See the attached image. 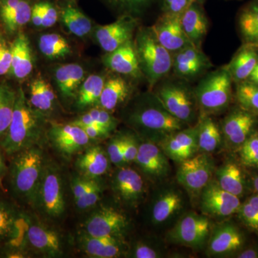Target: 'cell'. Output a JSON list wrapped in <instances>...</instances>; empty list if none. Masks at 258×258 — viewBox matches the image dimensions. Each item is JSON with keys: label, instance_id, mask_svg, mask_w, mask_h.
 <instances>
[{"label": "cell", "instance_id": "obj_1", "mask_svg": "<svg viewBox=\"0 0 258 258\" xmlns=\"http://www.w3.org/2000/svg\"><path fill=\"white\" fill-rule=\"evenodd\" d=\"M122 118L143 140L157 144L189 126L173 116L153 91L133 98L123 109Z\"/></svg>", "mask_w": 258, "mask_h": 258}, {"label": "cell", "instance_id": "obj_2", "mask_svg": "<svg viewBox=\"0 0 258 258\" xmlns=\"http://www.w3.org/2000/svg\"><path fill=\"white\" fill-rule=\"evenodd\" d=\"M46 115L30 105L20 86L11 123L6 134L0 139V147L8 155L39 144L46 132Z\"/></svg>", "mask_w": 258, "mask_h": 258}, {"label": "cell", "instance_id": "obj_3", "mask_svg": "<svg viewBox=\"0 0 258 258\" xmlns=\"http://www.w3.org/2000/svg\"><path fill=\"white\" fill-rule=\"evenodd\" d=\"M13 157L8 169L10 187L17 198L32 206L47 162L43 150L37 144Z\"/></svg>", "mask_w": 258, "mask_h": 258}, {"label": "cell", "instance_id": "obj_4", "mask_svg": "<svg viewBox=\"0 0 258 258\" xmlns=\"http://www.w3.org/2000/svg\"><path fill=\"white\" fill-rule=\"evenodd\" d=\"M134 41L142 74L153 89L170 74L173 55L159 42L152 26L139 28Z\"/></svg>", "mask_w": 258, "mask_h": 258}, {"label": "cell", "instance_id": "obj_5", "mask_svg": "<svg viewBox=\"0 0 258 258\" xmlns=\"http://www.w3.org/2000/svg\"><path fill=\"white\" fill-rule=\"evenodd\" d=\"M153 91L163 106L180 121L189 126L196 125L200 117L195 88L177 78L161 80Z\"/></svg>", "mask_w": 258, "mask_h": 258}, {"label": "cell", "instance_id": "obj_6", "mask_svg": "<svg viewBox=\"0 0 258 258\" xmlns=\"http://www.w3.org/2000/svg\"><path fill=\"white\" fill-rule=\"evenodd\" d=\"M232 83L226 64L205 74L195 88L200 115L225 111L232 99Z\"/></svg>", "mask_w": 258, "mask_h": 258}, {"label": "cell", "instance_id": "obj_7", "mask_svg": "<svg viewBox=\"0 0 258 258\" xmlns=\"http://www.w3.org/2000/svg\"><path fill=\"white\" fill-rule=\"evenodd\" d=\"M50 221L62 218L66 211V185L60 168L47 161L32 205Z\"/></svg>", "mask_w": 258, "mask_h": 258}, {"label": "cell", "instance_id": "obj_8", "mask_svg": "<svg viewBox=\"0 0 258 258\" xmlns=\"http://www.w3.org/2000/svg\"><path fill=\"white\" fill-rule=\"evenodd\" d=\"M85 220L81 232L96 237L124 238L130 221L123 212L109 206L95 207Z\"/></svg>", "mask_w": 258, "mask_h": 258}, {"label": "cell", "instance_id": "obj_9", "mask_svg": "<svg viewBox=\"0 0 258 258\" xmlns=\"http://www.w3.org/2000/svg\"><path fill=\"white\" fill-rule=\"evenodd\" d=\"M212 225L206 216L190 212L184 215L171 229L169 238L174 243L192 248H200L210 238Z\"/></svg>", "mask_w": 258, "mask_h": 258}, {"label": "cell", "instance_id": "obj_10", "mask_svg": "<svg viewBox=\"0 0 258 258\" xmlns=\"http://www.w3.org/2000/svg\"><path fill=\"white\" fill-rule=\"evenodd\" d=\"M214 165L208 153L202 152L180 162L176 178L185 189L189 192H201L211 181Z\"/></svg>", "mask_w": 258, "mask_h": 258}, {"label": "cell", "instance_id": "obj_11", "mask_svg": "<svg viewBox=\"0 0 258 258\" xmlns=\"http://www.w3.org/2000/svg\"><path fill=\"white\" fill-rule=\"evenodd\" d=\"M25 247L36 254L46 257H62L64 244L62 236L57 231L29 219L25 233Z\"/></svg>", "mask_w": 258, "mask_h": 258}, {"label": "cell", "instance_id": "obj_12", "mask_svg": "<svg viewBox=\"0 0 258 258\" xmlns=\"http://www.w3.org/2000/svg\"><path fill=\"white\" fill-rule=\"evenodd\" d=\"M47 136L56 150L66 157L79 154L93 142L81 126L71 123H51Z\"/></svg>", "mask_w": 258, "mask_h": 258}, {"label": "cell", "instance_id": "obj_13", "mask_svg": "<svg viewBox=\"0 0 258 258\" xmlns=\"http://www.w3.org/2000/svg\"><path fill=\"white\" fill-rule=\"evenodd\" d=\"M213 67L202 48L189 45L173 54L172 71L174 77L188 83L206 74Z\"/></svg>", "mask_w": 258, "mask_h": 258}, {"label": "cell", "instance_id": "obj_14", "mask_svg": "<svg viewBox=\"0 0 258 258\" xmlns=\"http://www.w3.org/2000/svg\"><path fill=\"white\" fill-rule=\"evenodd\" d=\"M138 20L130 15H120L114 23L95 28L94 36L105 52H113L129 40H133Z\"/></svg>", "mask_w": 258, "mask_h": 258}, {"label": "cell", "instance_id": "obj_15", "mask_svg": "<svg viewBox=\"0 0 258 258\" xmlns=\"http://www.w3.org/2000/svg\"><path fill=\"white\" fill-rule=\"evenodd\" d=\"M257 115L242 109L235 108L222 120V137L231 149H239L249 136L254 132L257 123Z\"/></svg>", "mask_w": 258, "mask_h": 258}, {"label": "cell", "instance_id": "obj_16", "mask_svg": "<svg viewBox=\"0 0 258 258\" xmlns=\"http://www.w3.org/2000/svg\"><path fill=\"white\" fill-rule=\"evenodd\" d=\"M28 217L6 200H0V245L25 247Z\"/></svg>", "mask_w": 258, "mask_h": 258}, {"label": "cell", "instance_id": "obj_17", "mask_svg": "<svg viewBox=\"0 0 258 258\" xmlns=\"http://www.w3.org/2000/svg\"><path fill=\"white\" fill-rule=\"evenodd\" d=\"M240 205V198L222 189L216 181H210L201 191L200 208L208 216L230 217L237 213Z\"/></svg>", "mask_w": 258, "mask_h": 258}, {"label": "cell", "instance_id": "obj_18", "mask_svg": "<svg viewBox=\"0 0 258 258\" xmlns=\"http://www.w3.org/2000/svg\"><path fill=\"white\" fill-rule=\"evenodd\" d=\"M111 189L120 203L137 206L143 200L145 185L142 176L132 168L122 166L113 174Z\"/></svg>", "mask_w": 258, "mask_h": 258}, {"label": "cell", "instance_id": "obj_19", "mask_svg": "<svg viewBox=\"0 0 258 258\" xmlns=\"http://www.w3.org/2000/svg\"><path fill=\"white\" fill-rule=\"evenodd\" d=\"M32 8V0H0V25L8 38H14L30 23Z\"/></svg>", "mask_w": 258, "mask_h": 258}, {"label": "cell", "instance_id": "obj_20", "mask_svg": "<svg viewBox=\"0 0 258 258\" xmlns=\"http://www.w3.org/2000/svg\"><path fill=\"white\" fill-rule=\"evenodd\" d=\"M134 162L147 177L154 181L164 179L170 171L167 156L159 144L151 141L143 140L139 143Z\"/></svg>", "mask_w": 258, "mask_h": 258}, {"label": "cell", "instance_id": "obj_21", "mask_svg": "<svg viewBox=\"0 0 258 258\" xmlns=\"http://www.w3.org/2000/svg\"><path fill=\"white\" fill-rule=\"evenodd\" d=\"M80 249L86 255L94 258H114L126 255L128 246L124 238L96 237L81 232L77 237Z\"/></svg>", "mask_w": 258, "mask_h": 258}, {"label": "cell", "instance_id": "obj_22", "mask_svg": "<svg viewBox=\"0 0 258 258\" xmlns=\"http://www.w3.org/2000/svg\"><path fill=\"white\" fill-rule=\"evenodd\" d=\"M158 144L169 159L179 163L186 160L199 150L198 125L174 132Z\"/></svg>", "mask_w": 258, "mask_h": 258}, {"label": "cell", "instance_id": "obj_23", "mask_svg": "<svg viewBox=\"0 0 258 258\" xmlns=\"http://www.w3.org/2000/svg\"><path fill=\"white\" fill-rule=\"evenodd\" d=\"M181 15L162 13L152 28L159 42L171 54L192 45L181 26Z\"/></svg>", "mask_w": 258, "mask_h": 258}, {"label": "cell", "instance_id": "obj_24", "mask_svg": "<svg viewBox=\"0 0 258 258\" xmlns=\"http://www.w3.org/2000/svg\"><path fill=\"white\" fill-rule=\"evenodd\" d=\"M103 61L105 66L115 74L134 80L144 78L139 66L134 40H129L116 50L107 53Z\"/></svg>", "mask_w": 258, "mask_h": 258}, {"label": "cell", "instance_id": "obj_25", "mask_svg": "<svg viewBox=\"0 0 258 258\" xmlns=\"http://www.w3.org/2000/svg\"><path fill=\"white\" fill-rule=\"evenodd\" d=\"M244 237L240 230L232 224L217 226L210 234L208 252L211 255H226L235 253L242 248Z\"/></svg>", "mask_w": 258, "mask_h": 258}, {"label": "cell", "instance_id": "obj_26", "mask_svg": "<svg viewBox=\"0 0 258 258\" xmlns=\"http://www.w3.org/2000/svg\"><path fill=\"white\" fill-rule=\"evenodd\" d=\"M12 66L9 76L22 81L28 79L33 71L34 57L31 44L26 34L19 32L11 42Z\"/></svg>", "mask_w": 258, "mask_h": 258}, {"label": "cell", "instance_id": "obj_27", "mask_svg": "<svg viewBox=\"0 0 258 258\" xmlns=\"http://www.w3.org/2000/svg\"><path fill=\"white\" fill-rule=\"evenodd\" d=\"M106 150L98 145H90L79 154L76 167L81 175L99 179L106 174L111 166Z\"/></svg>", "mask_w": 258, "mask_h": 258}, {"label": "cell", "instance_id": "obj_28", "mask_svg": "<svg viewBox=\"0 0 258 258\" xmlns=\"http://www.w3.org/2000/svg\"><path fill=\"white\" fill-rule=\"evenodd\" d=\"M133 88L125 76L115 74L106 77L98 106L112 112L130 99Z\"/></svg>", "mask_w": 258, "mask_h": 258}, {"label": "cell", "instance_id": "obj_29", "mask_svg": "<svg viewBox=\"0 0 258 258\" xmlns=\"http://www.w3.org/2000/svg\"><path fill=\"white\" fill-rule=\"evenodd\" d=\"M181 26L190 42L196 47L202 45L208 34L209 21L203 5L193 2L180 17Z\"/></svg>", "mask_w": 258, "mask_h": 258}, {"label": "cell", "instance_id": "obj_30", "mask_svg": "<svg viewBox=\"0 0 258 258\" xmlns=\"http://www.w3.org/2000/svg\"><path fill=\"white\" fill-rule=\"evenodd\" d=\"M86 76V70L79 63L57 66L54 70L53 79L60 96L67 101L75 99Z\"/></svg>", "mask_w": 258, "mask_h": 258}, {"label": "cell", "instance_id": "obj_31", "mask_svg": "<svg viewBox=\"0 0 258 258\" xmlns=\"http://www.w3.org/2000/svg\"><path fill=\"white\" fill-rule=\"evenodd\" d=\"M182 194L175 189L164 190L157 197L152 204L151 219L154 225L169 221L184 206Z\"/></svg>", "mask_w": 258, "mask_h": 258}, {"label": "cell", "instance_id": "obj_32", "mask_svg": "<svg viewBox=\"0 0 258 258\" xmlns=\"http://www.w3.org/2000/svg\"><path fill=\"white\" fill-rule=\"evenodd\" d=\"M258 63V46L243 44L226 64L234 83L247 81Z\"/></svg>", "mask_w": 258, "mask_h": 258}, {"label": "cell", "instance_id": "obj_33", "mask_svg": "<svg viewBox=\"0 0 258 258\" xmlns=\"http://www.w3.org/2000/svg\"><path fill=\"white\" fill-rule=\"evenodd\" d=\"M59 12L61 21L73 35L83 38L92 31V21L78 8L74 0H66Z\"/></svg>", "mask_w": 258, "mask_h": 258}, {"label": "cell", "instance_id": "obj_34", "mask_svg": "<svg viewBox=\"0 0 258 258\" xmlns=\"http://www.w3.org/2000/svg\"><path fill=\"white\" fill-rule=\"evenodd\" d=\"M28 100L35 109L41 112L47 117L52 114L57 106L53 88L46 80L40 76L30 83Z\"/></svg>", "mask_w": 258, "mask_h": 258}, {"label": "cell", "instance_id": "obj_35", "mask_svg": "<svg viewBox=\"0 0 258 258\" xmlns=\"http://www.w3.org/2000/svg\"><path fill=\"white\" fill-rule=\"evenodd\" d=\"M106 77L104 75L92 74L86 77L75 98V106L79 111L98 106Z\"/></svg>", "mask_w": 258, "mask_h": 258}, {"label": "cell", "instance_id": "obj_36", "mask_svg": "<svg viewBox=\"0 0 258 258\" xmlns=\"http://www.w3.org/2000/svg\"><path fill=\"white\" fill-rule=\"evenodd\" d=\"M237 28L243 44L258 46V0H250L241 8Z\"/></svg>", "mask_w": 258, "mask_h": 258}, {"label": "cell", "instance_id": "obj_37", "mask_svg": "<svg viewBox=\"0 0 258 258\" xmlns=\"http://www.w3.org/2000/svg\"><path fill=\"white\" fill-rule=\"evenodd\" d=\"M198 147L202 152L212 153L221 145L222 134L220 125L212 115H200L198 121Z\"/></svg>", "mask_w": 258, "mask_h": 258}, {"label": "cell", "instance_id": "obj_38", "mask_svg": "<svg viewBox=\"0 0 258 258\" xmlns=\"http://www.w3.org/2000/svg\"><path fill=\"white\" fill-rule=\"evenodd\" d=\"M216 182L222 189L235 196H242L245 189L243 172L236 163L227 162L219 168L216 172Z\"/></svg>", "mask_w": 258, "mask_h": 258}, {"label": "cell", "instance_id": "obj_39", "mask_svg": "<svg viewBox=\"0 0 258 258\" xmlns=\"http://www.w3.org/2000/svg\"><path fill=\"white\" fill-rule=\"evenodd\" d=\"M38 47L42 55L51 60L66 58L72 52L69 41L58 33L43 34L39 38Z\"/></svg>", "mask_w": 258, "mask_h": 258}, {"label": "cell", "instance_id": "obj_40", "mask_svg": "<svg viewBox=\"0 0 258 258\" xmlns=\"http://www.w3.org/2000/svg\"><path fill=\"white\" fill-rule=\"evenodd\" d=\"M18 90L9 83H0V139H3L9 128L14 113Z\"/></svg>", "mask_w": 258, "mask_h": 258}, {"label": "cell", "instance_id": "obj_41", "mask_svg": "<svg viewBox=\"0 0 258 258\" xmlns=\"http://www.w3.org/2000/svg\"><path fill=\"white\" fill-rule=\"evenodd\" d=\"M118 120L112 115L111 112L106 111L99 106L88 109L86 113L71 121V123L83 126L86 125H97L104 127L113 132L118 124Z\"/></svg>", "mask_w": 258, "mask_h": 258}, {"label": "cell", "instance_id": "obj_42", "mask_svg": "<svg viewBox=\"0 0 258 258\" xmlns=\"http://www.w3.org/2000/svg\"><path fill=\"white\" fill-rule=\"evenodd\" d=\"M235 84V98L239 107L258 115V86L247 81Z\"/></svg>", "mask_w": 258, "mask_h": 258}, {"label": "cell", "instance_id": "obj_43", "mask_svg": "<svg viewBox=\"0 0 258 258\" xmlns=\"http://www.w3.org/2000/svg\"><path fill=\"white\" fill-rule=\"evenodd\" d=\"M111 8L119 12L120 15L136 17L154 4L157 0H105Z\"/></svg>", "mask_w": 258, "mask_h": 258}, {"label": "cell", "instance_id": "obj_44", "mask_svg": "<svg viewBox=\"0 0 258 258\" xmlns=\"http://www.w3.org/2000/svg\"><path fill=\"white\" fill-rule=\"evenodd\" d=\"M241 221L251 230L258 232V195H252L241 204L237 212Z\"/></svg>", "mask_w": 258, "mask_h": 258}, {"label": "cell", "instance_id": "obj_45", "mask_svg": "<svg viewBox=\"0 0 258 258\" xmlns=\"http://www.w3.org/2000/svg\"><path fill=\"white\" fill-rule=\"evenodd\" d=\"M101 178L93 179L92 184L90 186L82 198L75 203L76 208L80 211H86L96 206L101 200L103 192V185Z\"/></svg>", "mask_w": 258, "mask_h": 258}, {"label": "cell", "instance_id": "obj_46", "mask_svg": "<svg viewBox=\"0 0 258 258\" xmlns=\"http://www.w3.org/2000/svg\"><path fill=\"white\" fill-rule=\"evenodd\" d=\"M238 150L242 164L258 167V132L251 134Z\"/></svg>", "mask_w": 258, "mask_h": 258}, {"label": "cell", "instance_id": "obj_47", "mask_svg": "<svg viewBox=\"0 0 258 258\" xmlns=\"http://www.w3.org/2000/svg\"><path fill=\"white\" fill-rule=\"evenodd\" d=\"M35 3L38 7L42 16V28H47L54 26L60 19V12L57 6L50 0H39Z\"/></svg>", "mask_w": 258, "mask_h": 258}, {"label": "cell", "instance_id": "obj_48", "mask_svg": "<svg viewBox=\"0 0 258 258\" xmlns=\"http://www.w3.org/2000/svg\"><path fill=\"white\" fill-rule=\"evenodd\" d=\"M123 135L115 136L107 145L106 152L111 164L118 168L125 166L123 153Z\"/></svg>", "mask_w": 258, "mask_h": 258}, {"label": "cell", "instance_id": "obj_49", "mask_svg": "<svg viewBox=\"0 0 258 258\" xmlns=\"http://www.w3.org/2000/svg\"><path fill=\"white\" fill-rule=\"evenodd\" d=\"M11 66V42L3 32H0V78L9 76Z\"/></svg>", "mask_w": 258, "mask_h": 258}, {"label": "cell", "instance_id": "obj_50", "mask_svg": "<svg viewBox=\"0 0 258 258\" xmlns=\"http://www.w3.org/2000/svg\"><path fill=\"white\" fill-rule=\"evenodd\" d=\"M126 255L133 258H158L161 257L160 250L149 242L140 241L128 248Z\"/></svg>", "mask_w": 258, "mask_h": 258}, {"label": "cell", "instance_id": "obj_51", "mask_svg": "<svg viewBox=\"0 0 258 258\" xmlns=\"http://www.w3.org/2000/svg\"><path fill=\"white\" fill-rule=\"evenodd\" d=\"M138 139L132 134L123 135V153L125 164L135 161L139 152Z\"/></svg>", "mask_w": 258, "mask_h": 258}, {"label": "cell", "instance_id": "obj_52", "mask_svg": "<svg viewBox=\"0 0 258 258\" xmlns=\"http://www.w3.org/2000/svg\"><path fill=\"white\" fill-rule=\"evenodd\" d=\"M193 0H162V13L181 15Z\"/></svg>", "mask_w": 258, "mask_h": 258}, {"label": "cell", "instance_id": "obj_53", "mask_svg": "<svg viewBox=\"0 0 258 258\" xmlns=\"http://www.w3.org/2000/svg\"><path fill=\"white\" fill-rule=\"evenodd\" d=\"M81 127L93 142L108 138L112 134L111 131L100 125H86Z\"/></svg>", "mask_w": 258, "mask_h": 258}, {"label": "cell", "instance_id": "obj_54", "mask_svg": "<svg viewBox=\"0 0 258 258\" xmlns=\"http://www.w3.org/2000/svg\"><path fill=\"white\" fill-rule=\"evenodd\" d=\"M239 258H257L258 257V249L256 248H247L239 252L236 256Z\"/></svg>", "mask_w": 258, "mask_h": 258}, {"label": "cell", "instance_id": "obj_55", "mask_svg": "<svg viewBox=\"0 0 258 258\" xmlns=\"http://www.w3.org/2000/svg\"><path fill=\"white\" fill-rule=\"evenodd\" d=\"M8 167H7L1 152H0V186H1V187H3V179H4L5 176L8 174Z\"/></svg>", "mask_w": 258, "mask_h": 258}, {"label": "cell", "instance_id": "obj_56", "mask_svg": "<svg viewBox=\"0 0 258 258\" xmlns=\"http://www.w3.org/2000/svg\"><path fill=\"white\" fill-rule=\"evenodd\" d=\"M247 81L258 86V63L252 71V74L249 76Z\"/></svg>", "mask_w": 258, "mask_h": 258}, {"label": "cell", "instance_id": "obj_57", "mask_svg": "<svg viewBox=\"0 0 258 258\" xmlns=\"http://www.w3.org/2000/svg\"><path fill=\"white\" fill-rule=\"evenodd\" d=\"M253 185L255 191H257L258 195V176H255L253 179Z\"/></svg>", "mask_w": 258, "mask_h": 258}, {"label": "cell", "instance_id": "obj_58", "mask_svg": "<svg viewBox=\"0 0 258 258\" xmlns=\"http://www.w3.org/2000/svg\"><path fill=\"white\" fill-rule=\"evenodd\" d=\"M207 0H193V2H196V3H200V4L204 5V3L206 2Z\"/></svg>", "mask_w": 258, "mask_h": 258}]
</instances>
